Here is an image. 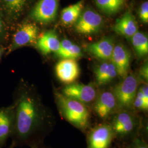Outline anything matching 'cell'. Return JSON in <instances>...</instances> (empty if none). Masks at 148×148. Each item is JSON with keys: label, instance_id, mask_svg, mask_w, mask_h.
<instances>
[{"label": "cell", "instance_id": "obj_4", "mask_svg": "<svg viewBox=\"0 0 148 148\" xmlns=\"http://www.w3.org/2000/svg\"><path fill=\"white\" fill-rule=\"evenodd\" d=\"M139 85L137 77L130 74L113 87L111 90L116 98L118 110H133V101Z\"/></svg>", "mask_w": 148, "mask_h": 148}, {"label": "cell", "instance_id": "obj_1", "mask_svg": "<svg viewBox=\"0 0 148 148\" xmlns=\"http://www.w3.org/2000/svg\"><path fill=\"white\" fill-rule=\"evenodd\" d=\"M15 123L11 137L15 147L34 148L44 143L54 130L56 119L32 87L21 83L14 96Z\"/></svg>", "mask_w": 148, "mask_h": 148}, {"label": "cell", "instance_id": "obj_23", "mask_svg": "<svg viewBox=\"0 0 148 148\" xmlns=\"http://www.w3.org/2000/svg\"><path fill=\"white\" fill-rule=\"evenodd\" d=\"M133 110L134 111L147 112L148 110V100H147L141 90L139 88L133 104Z\"/></svg>", "mask_w": 148, "mask_h": 148}, {"label": "cell", "instance_id": "obj_12", "mask_svg": "<svg viewBox=\"0 0 148 148\" xmlns=\"http://www.w3.org/2000/svg\"><path fill=\"white\" fill-rule=\"evenodd\" d=\"M15 116L12 104L0 108V148H3L11 138L14 129Z\"/></svg>", "mask_w": 148, "mask_h": 148}, {"label": "cell", "instance_id": "obj_8", "mask_svg": "<svg viewBox=\"0 0 148 148\" xmlns=\"http://www.w3.org/2000/svg\"><path fill=\"white\" fill-rule=\"evenodd\" d=\"M60 92L65 97L79 101L88 107L93 105L98 95L95 86L75 82L66 85Z\"/></svg>", "mask_w": 148, "mask_h": 148}, {"label": "cell", "instance_id": "obj_11", "mask_svg": "<svg viewBox=\"0 0 148 148\" xmlns=\"http://www.w3.org/2000/svg\"><path fill=\"white\" fill-rule=\"evenodd\" d=\"M32 0H0V11L8 25L18 21L32 3Z\"/></svg>", "mask_w": 148, "mask_h": 148}, {"label": "cell", "instance_id": "obj_29", "mask_svg": "<svg viewBox=\"0 0 148 148\" xmlns=\"http://www.w3.org/2000/svg\"><path fill=\"white\" fill-rule=\"evenodd\" d=\"M52 148V147H48V146H47V145H46L45 144V143H43L42 144H41V145H38V146H37L36 147H35V148Z\"/></svg>", "mask_w": 148, "mask_h": 148}, {"label": "cell", "instance_id": "obj_7", "mask_svg": "<svg viewBox=\"0 0 148 148\" xmlns=\"http://www.w3.org/2000/svg\"><path fill=\"white\" fill-rule=\"evenodd\" d=\"M104 24L103 17L91 8L83 10L74 24L75 31L84 35H92L100 32Z\"/></svg>", "mask_w": 148, "mask_h": 148}, {"label": "cell", "instance_id": "obj_27", "mask_svg": "<svg viewBox=\"0 0 148 148\" xmlns=\"http://www.w3.org/2000/svg\"><path fill=\"white\" fill-rule=\"evenodd\" d=\"M139 74L140 77L145 81H148V63H145L139 70Z\"/></svg>", "mask_w": 148, "mask_h": 148}, {"label": "cell", "instance_id": "obj_10", "mask_svg": "<svg viewBox=\"0 0 148 148\" xmlns=\"http://www.w3.org/2000/svg\"><path fill=\"white\" fill-rule=\"evenodd\" d=\"M59 0H38L32 8L29 18L42 25H47L56 21Z\"/></svg>", "mask_w": 148, "mask_h": 148}, {"label": "cell", "instance_id": "obj_13", "mask_svg": "<svg viewBox=\"0 0 148 148\" xmlns=\"http://www.w3.org/2000/svg\"><path fill=\"white\" fill-rule=\"evenodd\" d=\"M56 74L59 80L65 85L74 83L79 77V65L76 60L63 59L56 66Z\"/></svg>", "mask_w": 148, "mask_h": 148}, {"label": "cell", "instance_id": "obj_9", "mask_svg": "<svg viewBox=\"0 0 148 148\" xmlns=\"http://www.w3.org/2000/svg\"><path fill=\"white\" fill-rule=\"evenodd\" d=\"M91 108L101 120L103 122L109 121L118 110L116 99L112 91L106 90L98 93Z\"/></svg>", "mask_w": 148, "mask_h": 148}, {"label": "cell", "instance_id": "obj_25", "mask_svg": "<svg viewBox=\"0 0 148 148\" xmlns=\"http://www.w3.org/2000/svg\"><path fill=\"white\" fill-rule=\"evenodd\" d=\"M8 39V25L0 11V45L5 43Z\"/></svg>", "mask_w": 148, "mask_h": 148}, {"label": "cell", "instance_id": "obj_30", "mask_svg": "<svg viewBox=\"0 0 148 148\" xmlns=\"http://www.w3.org/2000/svg\"><path fill=\"white\" fill-rule=\"evenodd\" d=\"M8 148H16V147H15V146H14V145L13 144L11 143V144L10 145V147H9Z\"/></svg>", "mask_w": 148, "mask_h": 148}, {"label": "cell", "instance_id": "obj_6", "mask_svg": "<svg viewBox=\"0 0 148 148\" xmlns=\"http://www.w3.org/2000/svg\"><path fill=\"white\" fill-rule=\"evenodd\" d=\"M87 148H110L115 136L111 126L103 122L87 132Z\"/></svg>", "mask_w": 148, "mask_h": 148}, {"label": "cell", "instance_id": "obj_5", "mask_svg": "<svg viewBox=\"0 0 148 148\" xmlns=\"http://www.w3.org/2000/svg\"><path fill=\"white\" fill-rule=\"evenodd\" d=\"M39 28L34 21H24L16 29L11 43L7 49L6 55L20 48L34 45L38 37Z\"/></svg>", "mask_w": 148, "mask_h": 148}, {"label": "cell", "instance_id": "obj_14", "mask_svg": "<svg viewBox=\"0 0 148 148\" xmlns=\"http://www.w3.org/2000/svg\"><path fill=\"white\" fill-rule=\"evenodd\" d=\"M110 60L116 68L118 76L122 79L128 75L131 63V54L123 45L115 46Z\"/></svg>", "mask_w": 148, "mask_h": 148}, {"label": "cell", "instance_id": "obj_22", "mask_svg": "<svg viewBox=\"0 0 148 148\" xmlns=\"http://www.w3.org/2000/svg\"><path fill=\"white\" fill-rule=\"evenodd\" d=\"M131 38V42L136 52L139 57H143L148 54V36L142 32H137Z\"/></svg>", "mask_w": 148, "mask_h": 148}, {"label": "cell", "instance_id": "obj_15", "mask_svg": "<svg viewBox=\"0 0 148 148\" xmlns=\"http://www.w3.org/2000/svg\"><path fill=\"white\" fill-rule=\"evenodd\" d=\"M115 45L111 37H105L86 47V51L97 58L110 60Z\"/></svg>", "mask_w": 148, "mask_h": 148}, {"label": "cell", "instance_id": "obj_21", "mask_svg": "<svg viewBox=\"0 0 148 148\" xmlns=\"http://www.w3.org/2000/svg\"><path fill=\"white\" fill-rule=\"evenodd\" d=\"M126 0H95V5L108 16L117 14L125 5Z\"/></svg>", "mask_w": 148, "mask_h": 148}, {"label": "cell", "instance_id": "obj_2", "mask_svg": "<svg viewBox=\"0 0 148 148\" xmlns=\"http://www.w3.org/2000/svg\"><path fill=\"white\" fill-rule=\"evenodd\" d=\"M55 101L61 117L82 132L86 133L91 127V111L88 106L79 101L54 90Z\"/></svg>", "mask_w": 148, "mask_h": 148}, {"label": "cell", "instance_id": "obj_3", "mask_svg": "<svg viewBox=\"0 0 148 148\" xmlns=\"http://www.w3.org/2000/svg\"><path fill=\"white\" fill-rule=\"evenodd\" d=\"M109 121L115 138L123 143L137 136L143 127L142 117L133 110H118Z\"/></svg>", "mask_w": 148, "mask_h": 148}, {"label": "cell", "instance_id": "obj_16", "mask_svg": "<svg viewBox=\"0 0 148 148\" xmlns=\"http://www.w3.org/2000/svg\"><path fill=\"white\" fill-rule=\"evenodd\" d=\"M138 28L136 19L131 12H127L117 19L112 27L114 32L127 38H131L138 32Z\"/></svg>", "mask_w": 148, "mask_h": 148}, {"label": "cell", "instance_id": "obj_26", "mask_svg": "<svg viewBox=\"0 0 148 148\" xmlns=\"http://www.w3.org/2000/svg\"><path fill=\"white\" fill-rule=\"evenodd\" d=\"M139 16L140 20L144 23L148 22V2L145 1L143 3L139 10Z\"/></svg>", "mask_w": 148, "mask_h": 148}, {"label": "cell", "instance_id": "obj_24", "mask_svg": "<svg viewBox=\"0 0 148 148\" xmlns=\"http://www.w3.org/2000/svg\"><path fill=\"white\" fill-rule=\"evenodd\" d=\"M123 144V148H148L147 141L140 133L130 141Z\"/></svg>", "mask_w": 148, "mask_h": 148}, {"label": "cell", "instance_id": "obj_28", "mask_svg": "<svg viewBox=\"0 0 148 148\" xmlns=\"http://www.w3.org/2000/svg\"><path fill=\"white\" fill-rule=\"evenodd\" d=\"M4 51H5V49L3 47V46L2 45H0V60L1 59L2 56L3 55Z\"/></svg>", "mask_w": 148, "mask_h": 148}, {"label": "cell", "instance_id": "obj_20", "mask_svg": "<svg viewBox=\"0 0 148 148\" xmlns=\"http://www.w3.org/2000/svg\"><path fill=\"white\" fill-rule=\"evenodd\" d=\"M55 53L63 59L76 60L82 56V52L79 46L68 39H64L60 41L58 51Z\"/></svg>", "mask_w": 148, "mask_h": 148}, {"label": "cell", "instance_id": "obj_17", "mask_svg": "<svg viewBox=\"0 0 148 148\" xmlns=\"http://www.w3.org/2000/svg\"><path fill=\"white\" fill-rule=\"evenodd\" d=\"M60 41L54 30L45 32L38 37L35 43L37 49L44 55L56 53L60 47Z\"/></svg>", "mask_w": 148, "mask_h": 148}, {"label": "cell", "instance_id": "obj_19", "mask_svg": "<svg viewBox=\"0 0 148 148\" xmlns=\"http://www.w3.org/2000/svg\"><path fill=\"white\" fill-rule=\"evenodd\" d=\"M85 0H81L74 5H69L61 12L60 20L65 25L74 24L84 9Z\"/></svg>", "mask_w": 148, "mask_h": 148}, {"label": "cell", "instance_id": "obj_18", "mask_svg": "<svg viewBox=\"0 0 148 148\" xmlns=\"http://www.w3.org/2000/svg\"><path fill=\"white\" fill-rule=\"evenodd\" d=\"M95 83L101 86L110 83L118 76L116 68L111 60H106L97 66L95 71Z\"/></svg>", "mask_w": 148, "mask_h": 148}]
</instances>
